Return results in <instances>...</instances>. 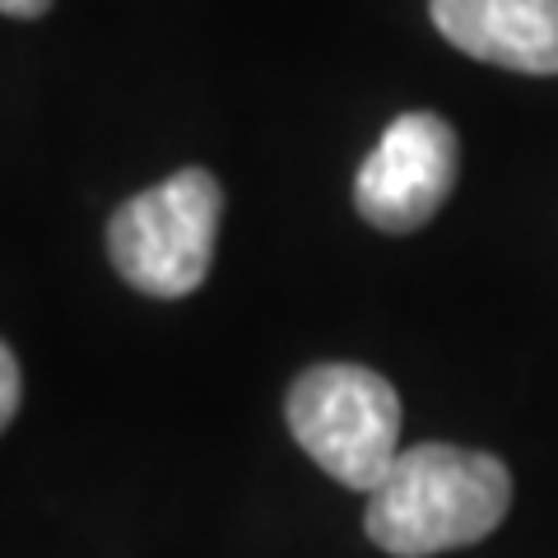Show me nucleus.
<instances>
[{
    "instance_id": "1",
    "label": "nucleus",
    "mask_w": 558,
    "mask_h": 558,
    "mask_svg": "<svg viewBox=\"0 0 558 558\" xmlns=\"http://www.w3.org/2000/svg\"><path fill=\"white\" fill-rule=\"evenodd\" d=\"M512 508V475L488 451L424 442L400 451L368 494V539L396 558H433L480 545Z\"/></svg>"
},
{
    "instance_id": "2",
    "label": "nucleus",
    "mask_w": 558,
    "mask_h": 558,
    "mask_svg": "<svg viewBox=\"0 0 558 558\" xmlns=\"http://www.w3.org/2000/svg\"><path fill=\"white\" fill-rule=\"evenodd\" d=\"M219 219V178L205 168H182L117 209L108 223V256L131 289L149 299H186L215 266Z\"/></svg>"
},
{
    "instance_id": "3",
    "label": "nucleus",
    "mask_w": 558,
    "mask_h": 558,
    "mask_svg": "<svg viewBox=\"0 0 558 558\" xmlns=\"http://www.w3.org/2000/svg\"><path fill=\"white\" fill-rule=\"evenodd\" d=\"M284 418L293 438L330 480L373 488L400 457V396L363 363H317L289 387Z\"/></svg>"
},
{
    "instance_id": "4",
    "label": "nucleus",
    "mask_w": 558,
    "mask_h": 558,
    "mask_svg": "<svg viewBox=\"0 0 558 558\" xmlns=\"http://www.w3.org/2000/svg\"><path fill=\"white\" fill-rule=\"evenodd\" d=\"M461 172L457 131L438 112H405L381 131L354 178L359 215L381 233H414L438 215Z\"/></svg>"
},
{
    "instance_id": "5",
    "label": "nucleus",
    "mask_w": 558,
    "mask_h": 558,
    "mask_svg": "<svg viewBox=\"0 0 558 558\" xmlns=\"http://www.w3.org/2000/svg\"><path fill=\"white\" fill-rule=\"evenodd\" d=\"M442 38L484 65L558 75V0H428Z\"/></svg>"
},
{
    "instance_id": "6",
    "label": "nucleus",
    "mask_w": 558,
    "mask_h": 558,
    "mask_svg": "<svg viewBox=\"0 0 558 558\" xmlns=\"http://www.w3.org/2000/svg\"><path fill=\"white\" fill-rule=\"evenodd\" d=\"M20 400H24L20 359H14V349L0 340V433H5V428H10V418L20 414Z\"/></svg>"
},
{
    "instance_id": "7",
    "label": "nucleus",
    "mask_w": 558,
    "mask_h": 558,
    "mask_svg": "<svg viewBox=\"0 0 558 558\" xmlns=\"http://www.w3.org/2000/svg\"><path fill=\"white\" fill-rule=\"evenodd\" d=\"M51 10V0H0V14H14V20H38Z\"/></svg>"
}]
</instances>
